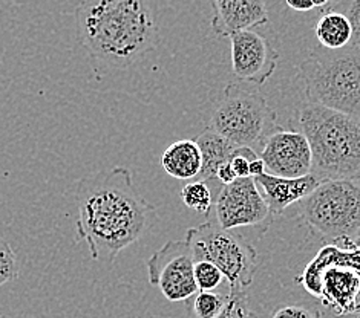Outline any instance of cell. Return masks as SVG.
I'll return each mask as SVG.
<instances>
[{
  "instance_id": "obj_1",
  "label": "cell",
  "mask_w": 360,
  "mask_h": 318,
  "mask_svg": "<svg viewBox=\"0 0 360 318\" xmlns=\"http://www.w3.org/2000/svg\"><path fill=\"white\" fill-rule=\"evenodd\" d=\"M74 196L79 211L75 242H86L92 260L108 268L124 248L148 233L157 219V207L136 190L126 167L82 178Z\"/></svg>"
},
{
  "instance_id": "obj_2",
  "label": "cell",
  "mask_w": 360,
  "mask_h": 318,
  "mask_svg": "<svg viewBox=\"0 0 360 318\" xmlns=\"http://www.w3.org/2000/svg\"><path fill=\"white\" fill-rule=\"evenodd\" d=\"M75 15L84 48L110 66H129L160 43L155 11L143 0L82 2Z\"/></svg>"
},
{
  "instance_id": "obj_3",
  "label": "cell",
  "mask_w": 360,
  "mask_h": 318,
  "mask_svg": "<svg viewBox=\"0 0 360 318\" xmlns=\"http://www.w3.org/2000/svg\"><path fill=\"white\" fill-rule=\"evenodd\" d=\"M295 121L310 143L313 176L321 183L360 179V118L307 102Z\"/></svg>"
},
{
  "instance_id": "obj_4",
  "label": "cell",
  "mask_w": 360,
  "mask_h": 318,
  "mask_svg": "<svg viewBox=\"0 0 360 318\" xmlns=\"http://www.w3.org/2000/svg\"><path fill=\"white\" fill-rule=\"evenodd\" d=\"M308 102L360 118V46L316 48L299 65Z\"/></svg>"
},
{
  "instance_id": "obj_5",
  "label": "cell",
  "mask_w": 360,
  "mask_h": 318,
  "mask_svg": "<svg viewBox=\"0 0 360 318\" xmlns=\"http://www.w3.org/2000/svg\"><path fill=\"white\" fill-rule=\"evenodd\" d=\"M209 127L238 147L255 152L259 147L262 152L265 143L281 126L276 121V112L261 93L230 83L222 91Z\"/></svg>"
},
{
  "instance_id": "obj_6",
  "label": "cell",
  "mask_w": 360,
  "mask_h": 318,
  "mask_svg": "<svg viewBox=\"0 0 360 318\" xmlns=\"http://www.w3.org/2000/svg\"><path fill=\"white\" fill-rule=\"evenodd\" d=\"M338 315L360 311V249L328 245L297 279Z\"/></svg>"
},
{
  "instance_id": "obj_7",
  "label": "cell",
  "mask_w": 360,
  "mask_h": 318,
  "mask_svg": "<svg viewBox=\"0 0 360 318\" xmlns=\"http://www.w3.org/2000/svg\"><path fill=\"white\" fill-rule=\"evenodd\" d=\"M297 207L313 233L328 242L338 244L360 233V184L357 180H325Z\"/></svg>"
},
{
  "instance_id": "obj_8",
  "label": "cell",
  "mask_w": 360,
  "mask_h": 318,
  "mask_svg": "<svg viewBox=\"0 0 360 318\" xmlns=\"http://www.w3.org/2000/svg\"><path fill=\"white\" fill-rule=\"evenodd\" d=\"M195 260L217 265L229 281V291H244L252 285L258 253L241 236L222 228L218 220H207L187 231Z\"/></svg>"
},
{
  "instance_id": "obj_9",
  "label": "cell",
  "mask_w": 360,
  "mask_h": 318,
  "mask_svg": "<svg viewBox=\"0 0 360 318\" xmlns=\"http://www.w3.org/2000/svg\"><path fill=\"white\" fill-rule=\"evenodd\" d=\"M195 256L187 240H169L148 262V280L169 302H188L198 294L195 280Z\"/></svg>"
},
{
  "instance_id": "obj_10",
  "label": "cell",
  "mask_w": 360,
  "mask_h": 318,
  "mask_svg": "<svg viewBox=\"0 0 360 318\" xmlns=\"http://www.w3.org/2000/svg\"><path fill=\"white\" fill-rule=\"evenodd\" d=\"M215 213L224 230L250 227L259 233L267 231L274 216L255 178H239L233 184L222 185L217 196Z\"/></svg>"
},
{
  "instance_id": "obj_11",
  "label": "cell",
  "mask_w": 360,
  "mask_h": 318,
  "mask_svg": "<svg viewBox=\"0 0 360 318\" xmlns=\"http://www.w3.org/2000/svg\"><path fill=\"white\" fill-rule=\"evenodd\" d=\"M259 157L271 176L297 179L311 175V147L307 136L299 131H285L279 127L265 143Z\"/></svg>"
},
{
  "instance_id": "obj_12",
  "label": "cell",
  "mask_w": 360,
  "mask_h": 318,
  "mask_svg": "<svg viewBox=\"0 0 360 318\" xmlns=\"http://www.w3.org/2000/svg\"><path fill=\"white\" fill-rule=\"evenodd\" d=\"M231 69L238 80L261 86L276 71L279 53L262 34L244 31L230 37Z\"/></svg>"
},
{
  "instance_id": "obj_13",
  "label": "cell",
  "mask_w": 360,
  "mask_h": 318,
  "mask_svg": "<svg viewBox=\"0 0 360 318\" xmlns=\"http://www.w3.org/2000/svg\"><path fill=\"white\" fill-rule=\"evenodd\" d=\"M212 31L218 37H233L270 22L267 4L262 0H213Z\"/></svg>"
},
{
  "instance_id": "obj_14",
  "label": "cell",
  "mask_w": 360,
  "mask_h": 318,
  "mask_svg": "<svg viewBox=\"0 0 360 318\" xmlns=\"http://www.w3.org/2000/svg\"><path fill=\"white\" fill-rule=\"evenodd\" d=\"M255 183L262 190V196L274 216L284 213L290 205L304 201L322 184L313 175L297 179H285L271 176L269 173L255 178Z\"/></svg>"
},
{
  "instance_id": "obj_15",
  "label": "cell",
  "mask_w": 360,
  "mask_h": 318,
  "mask_svg": "<svg viewBox=\"0 0 360 318\" xmlns=\"http://www.w3.org/2000/svg\"><path fill=\"white\" fill-rule=\"evenodd\" d=\"M161 167L175 179L196 180L202 170V154L198 143L181 140L170 144L161 157Z\"/></svg>"
},
{
  "instance_id": "obj_16",
  "label": "cell",
  "mask_w": 360,
  "mask_h": 318,
  "mask_svg": "<svg viewBox=\"0 0 360 318\" xmlns=\"http://www.w3.org/2000/svg\"><path fill=\"white\" fill-rule=\"evenodd\" d=\"M198 143L201 154H202V170L200 175V180H212L217 179L218 170L229 162L233 157V153L239 149L238 145L231 144L226 138L213 131L212 127H205L204 131L195 140Z\"/></svg>"
},
{
  "instance_id": "obj_17",
  "label": "cell",
  "mask_w": 360,
  "mask_h": 318,
  "mask_svg": "<svg viewBox=\"0 0 360 318\" xmlns=\"http://www.w3.org/2000/svg\"><path fill=\"white\" fill-rule=\"evenodd\" d=\"M316 37L319 45L327 49H344L353 43V27L348 17L336 10L323 11L322 17L316 23Z\"/></svg>"
},
{
  "instance_id": "obj_18",
  "label": "cell",
  "mask_w": 360,
  "mask_h": 318,
  "mask_svg": "<svg viewBox=\"0 0 360 318\" xmlns=\"http://www.w3.org/2000/svg\"><path fill=\"white\" fill-rule=\"evenodd\" d=\"M227 297H221L217 292L200 291L187 302L191 318H218L226 309Z\"/></svg>"
},
{
  "instance_id": "obj_19",
  "label": "cell",
  "mask_w": 360,
  "mask_h": 318,
  "mask_svg": "<svg viewBox=\"0 0 360 318\" xmlns=\"http://www.w3.org/2000/svg\"><path fill=\"white\" fill-rule=\"evenodd\" d=\"M181 201L187 208L196 213H201L204 216H209L212 211V192L209 184L205 180H191L183 187Z\"/></svg>"
},
{
  "instance_id": "obj_20",
  "label": "cell",
  "mask_w": 360,
  "mask_h": 318,
  "mask_svg": "<svg viewBox=\"0 0 360 318\" xmlns=\"http://www.w3.org/2000/svg\"><path fill=\"white\" fill-rule=\"evenodd\" d=\"M195 280L198 289L202 292H210L217 289L222 281L226 280V276L218 268L217 265L207 260H198L195 263Z\"/></svg>"
},
{
  "instance_id": "obj_21",
  "label": "cell",
  "mask_w": 360,
  "mask_h": 318,
  "mask_svg": "<svg viewBox=\"0 0 360 318\" xmlns=\"http://www.w3.org/2000/svg\"><path fill=\"white\" fill-rule=\"evenodd\" d=\"M218 318H258V315L250 309L244 291H229L226 309Z\"/></svg>"
},
{
  "instance_id": "obj_22",
  "label": "cell",
  "mask_w": 360,
  "mask_h": 318,
  "mask_svg": "<svg viewBox=\"0 0 360 318\" xmlns=\"http://www.w3.org/2000/svg\"><path fill=\"white\" fill-rule=\"evenodd\" d=\"M19 277V259L6 240L0 242V285L14 281Z\"/></svg>"
},
{
  "instance_id": "obj_23",
  "label": "cell",
  "mask_w": 360,
  "mask_h": 318,
  "mask_svg": "<svg viewBox=\"0 0 360 318\" xmlns=\"http://www.w3.org/2000/svg\"><path fill=\"white\" fill-rule=\"evenodd\" d=\"M259 154L258 152H255L253 149L248 147H239L231 159L229 161L231 167H233L235 173L238 175V178H252L250 176V164L252 161L258 159Z\"/></svg>"
},
{
  "instance_id": "obj_24",
  "label": "cell",
  "mask_w": 360,
  "mask_h": 318,
  "mask_svg": "<svg viewBox=\"0 0 360 318\" xmlns=\"http://www.w3.org/2000/svg\"><path fill=\"white\" fill-rule=\"evenodd\" d=\"M271 318H321L316 307L305 305H285L274 311Z\"/></svg>"
},
{
  "instance_id": "obj_25",
  "label": "cell",
  "mask_w": 360,
  "mask_h": 318,
  "mask_svg": "<svg viewBox=\"0 0 360 318\" xmlns=\"http://www.w3.org/2000/svg\"><path fill=\"white\" fill-rule=\"evenodd\" d=\"M334 6L342 8L348 20L353 27V43L354 45L360 46V0H353V2H347V4H336Z\"/></svg>"
},
{
  "instance_id": "obj_26",
  "label": "cell",
  "mask_w": 360,
  "mask_h": 318,
  "mask_svg": "<svg viewBox=\"0 0 360 318\" xmlns=\"http://www.w3.org/2000/svg\"><path fill=\"white\" fill-rule=\"evenodd\" d=\"M285 4L290 10L297 11V13H307V11L316 10V8L323 10L325 6L331 5L330 2H327V0H321V2H313V0H296V2H291V0H287Z\"/></svg>"
},
{
  "instance_id": "obj_27",
  "label": "cell",
  "mask_w": 360,
  "mask_h": 318,
  "mask_svg": "<svg viewBox=\"0 0 360 318\" xmlns=\"http://www.w3.org/2000/svg\"><path fill=\"white\" fill-rule=\"evenodd\" d=\"M217 179L221 180L222 185H229V184H233L235 180L239 179V178H238V175L235 173V170H233V167H231L230 162H226V164L218 170Z\"/></svg>"
},
{
  "instance_id": "obj_28",
  "label": "cell",
  "mask_w": 360,
  "mask_h": 318,
  "mask_svg": "<svg viewBox=\"0 0 360 318\" xmlns=\"http://www.w3.org/2000/svg\"><path fill=\"white\" fill-rule=\"evenodd\" d=\"M340 245H345L344 248H357L360 249V233L353 237V239H347V240H340V242H338ZM338 244H333V245H338Z\"/></svg>"
},
{
  "instance_id": "obj_29",
  "label": "cell",
  "mask_w": 360,
  "mask_h": 318,
  "mask_svg": "<svg viewBox=\"0 0 360 318\" xmlns=\"http://www.w3.org/2000/svg\"><path fill=\"white\" fill-rule=\"evenodd\" d=\"M0 318H8V317H6V315H2V317H0Z\"/></svg>"
}]
</instances>
